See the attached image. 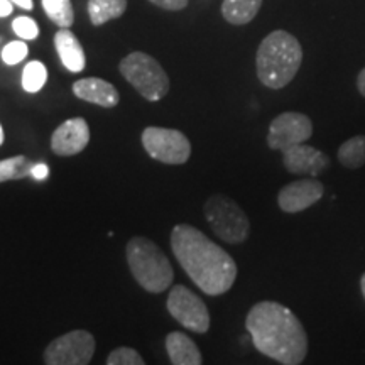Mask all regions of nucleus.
I'll return each instance as SVG.
<instances>
[{
	"label": "nucleus",
	"instance_id": "f257e3e1",
	"mask_svg": "<svg viewBox=\"0 0 365 365\" xmlns=\"http://www.w3.org/2000/svg\"><path fill=\"white\" fill-rule=\"evenodd\" d=\"M171 249L178 262L205 294L227 293L237 279V264L220 245L198 228L180 223L171 232Z\"/></svg>",
	"mask_w": 365,
	"mask_h": 365
},
{
	"label": "nucleus",
	"instance_id": "f03ea898",
	"mask_svg": "<svg viewBox=\"0 0 365 365\" xmlns=\"http://www.w3.org/2000/svg\"><path fill=\"white\" fill-rule=\"evenodd\" d=\"M245 327L259 352L284 365H299L308 354V335L296 314L276 301L254 304Z\"/></svg>",
	"mask_w": 365,
	"mask_h": 365
},
{
	"label": "nucleus",
	"instance_id": "7ed1b4c3",
	"mask_svg": "<svg viewBox=\"0 0 365 365\" xmlns=\"http://www.w3.org/2000/svg\"><path fill=\"white\" fill-rule=\"evenodd\" d=\"M303 61L299 41L287 31H272L262 39L255 56L257 76L267 88L279 90L289 83Z\"/></svg>",
	"mask_w": 365,
	"mask_h": 365
},
{
	"label": "nucleus",
	"instance_id": "20e7f679",
	"mask_svg": "<svg viewBox=\"0 0 365 365\" xmlns=\"http://www.w3.org/2000/svg\"><path fill=\"white\" fill-rule=\"evenodd\" d=\"M125 257L135 281L148 293H163L175 279L170 259L153 240L134 237L125 247Z\"/></svg>",
	"mask_w": 365,
	"mask_h": 365
},
{
	"label": "nucleus",
	"instance_id": "39448f33",
	"mask_svg": "<svg viewBox=\"0 0 365 365\" xmlns=\"http://www.w3.org/2000/svg\"><path fill=\"white\" fill-rule=\"evenodd\" d=\"M122 76L149 102H158L170 91V76L149 54L135 51L127 54L118 65Z\"/></svg>",
	"mask_w": 365,
	"mask_h": 365
},
{
	"label": "nucleus",
	"instance_id": "423d86ee",
	"mask_svg": "<svg viewBox=\"0 0 365 365\" xmlns=\"http://www.w3.org/2000/svg\"><path fill=\"white\" fill-rule=\"evenodd\" d=\"M205 218L215 235L228 244H242L249 237L250 222L247 215L225 195L210 196L205 203Z\"/></svg>",
	"mask_w": 365,
	"mask_h": 365
},
{
	"label": "nucleus",
	"instance_id": "0eeeda50",
	"mask_svg": "<svg viewBox=\"0 0 365 365\" xmlns=\"http://www.w3.org/2000/svg\"><path fill=\"white\" fill-rule=\"evenodd\" d=\"M143 145L150 158L164 164H185L191 156V144L182 132L164 127H148Z\"/></svg>",
	"mask_w": 365,
	"mask_h": 365
},
{
	"label": "nucleus",
	"instance_id": "6e6552de",
	"mask_svg": "<svg viewBox=\"0 0 365 365\" xmlns=\"http://www.w3.org/2000/svg\"><path fill=\"white\" fill-rule=\"evenodd\" d=\"M95 354V339L86 330H73L54 339L44 350L48 365H86Z\"/></svg>",
	"mask_w": 365,
	"mask_h": 365
},
{
	"label": "nucleus",
	"instance_id": "1a4fd4ad",
	"mask_svg": "<svg viewBox=\"0 0 365 365\" xmlns=\"http://www.w3.org/2000/svg\"><path fill=\"white\" fill-rule=\"evenodd\" d=\"M168 312L180 325L195 333H207L210 313L207 304L185 286H175L168 296Z\"/></svg>",
	"mask_w": 365,
	"mask_h": 365
},
{
	"label": "nucleus",
	"instance_id": "9d476101",
	"mask_svg": "<svg viewBox=\"0 0 365 365\" xmlns=\"http://www.w3.org/2000/svg\"><path fill=\"white\" fill-rule=\"evenodd\" d=\"M313 135V124L308 115L299 112H284L271 122L267 144L274 150H284L304 144Z\"/></svg>",
	"mask_w": 365,
	"mask_h": 365
},
{
	"label": "nucleus",
	"instance_id": "9b49d317",
	"mask_svg": "<svg viewBox=\"0 0 365 365\" xmlns=\"http://www.w3.org/2000/svg\"><path fill=\"white\" fill-rule=\"evenodd\" d=\"M323 193H325V188L322 182L313 178H307V180H298L286 185L277 195V205L282 212L298 213L319 202Z\"/></svg>",
	"mask_w": 365,
	"mask_h": 365
},
{
	"label": "nucleus",
	"instance_id": "f8f14e48",
	"mask_svg": "<svg viewBox=\"0 0 365 365\" xmlns=\"http://www.w3.org/2000/svg\"><path fill=\"white\" fill-rule=\"evenodd\" d=\"M282 163L293 175L314 178L330 168V158L307 144H298L282 153Z\"/></svg>",
	"mask_w": 365,
	"mask_h": 365
},
{
	"label": "nucleus",
	"instance_id": "ddd939ff",
	"mask_svg": "<svg viewBox=\"0 0 365 365\" xmlns=\"http://www.w3.org/2000/svg\"><path fill=\"white\" fill-rule=\"evenodd\" d=\"M90 143V127L85 118H68L51 137V149L58 156H75Z\"/></svg>",
	"mask_w": 365,
	"mask_h": 365
},
{
	"label": "nucleus",
	"instance_id": "4468645a",
	"mask_svg": "<svg viewBox=\"0 0 365 365\" xmlns=\"http://www.w3.org/2000/svg\"><path fill=\"white\" fill-rule=\"evenodd\" d=\"M73 93L85 102L112 108L120 100L115 86L102 78H81L73 83Z\"/></svg>",
	"mask_w": 365,
	"mask_h": 365
},
{
	"label": "nucleus",
	"instance_id": "2eb2a0df",
	"mask_svg": "<svg viewBox=\"0 0 365 365\" xmlns=\"http://www.w3.org/2000/svg\"><path fill=\"white\" fill-rule=\"evenodd\" d=\"M54 48H56L58 56L68 71L80 73L85 70V49L78 38L71 33L70 27H61V29L54 34Z\"/></svg>",
	"mask_w": 365,
	"mask_h": 365
},
{
	"label": "nucleus",
	"instance_id": "dca6fc26",
	"mask_svg": "<svg viewBox=\"0 0 365 365\" xmlns=\"http://www.w3.org/2000/svg\"><path fill=\"white\" fill-rule=\"evenodd\" d=\"M166 352L175 365H200L203 362L202 352L195 341L181 331H173L166 336Z\"/></svg>",
	"mask_w": 365,
	"mask_h": 365
},
{
	"label": "nucleus",
	"instance_id": "f3484780",
	"mask_svg": "<svg viewBox=\"0 0 365 365\" xmlns=\"http://www.w3.org/2000/svg\"><path fill=\"white\" fill-rule=\"evenodd\" d=\"M262 0H223L222 16L228 24L244 26L257 16Z\"/></svg>",
	"mask_w": 365,
	"mask_h": 365
},
{
	"label": "nucleus",
	"instance_id": "a211bd4d",
	"mask_svg": "<svg viewBox=\"0 0 365 365\" xmlns=\"http://www.w3.org/2000/svg\"><path fill=\"white\" fill-rule=\"evenodd\" d=\"M127 9V0H88V16L93 26L118 19Z\"/></svg>",
	"mask_w": 365,
	"mask_h": 365
},
{
	"label": "nucleus",
	"instance_id": "6ab92c4d",
	"mask_svg": "<svg viewBox=\"0 0 365 365\" xmlns=\"http://www.w3.org/2000/svg\"><path fill=\"white\" fill-rule=\"evenodd\" d=\"M339 161L346 170H359L365 164V135L345 140L339 149Z\"/></svg>",
	"mask_w": 365,
	"mask_h": 365
},
{
	"label": "nucleus",
	"instance_id": "aec40b11",
	"mask_svg": "<svg viewBox=\"0 0 365 365\" xmlns=\"http://www.w3.org/2000/svg\"><path fill=\"white\" fill-rule=\"evenodd\" d=\"M43 9L49 21L58 27H71L75 22L71 0H43Z\"/></svg>",
	"mask_w": 365,
	"mask_h": 365
},
{
	"label": "nucleus",
	"instance_id": "412c9836",
	"mask_svg": "<svg viewBox=\"0 0 365 365\" xmlns=\"http://www.w3.org/2000/svg\"><path fill=\"white\" fill-rule=\"evenodd\" d=\"M34 164L26 156H14L11 159L0 161V182L9 180H22V178L31 176V170Z\"/></svg>",
	"mask_w": 365,
	"mask_h": 365
},
{
	"label": "nucleus",
	"instance_id": "4be33fe9",
	"mask_svg": "<svg viewBox=\"0 0 365 365\" xmlns=\"http://www.w3.org/2000/svg\"><path fill=\"white\" fill-rule=\"evenodd\" d=\"M48 80V70L41 61H29L22 71V88L29 93H38Z\"/></svg>",
	"mask_w": 365,
	"mask_h": 365
},
{
	"label": "nucleus",
	"instance_id": "5701e85b",
	"mask_svg": "<svg viewBox=\"0 0 365 365\" xmlns=\"http://www.w3.org/2000/svg\"><path fill=\"white\" fill-rule=\"evenodd\" d=\"M108 365H143L144 359L137 350L130 349V346H118V349L112 350L107 357Z\"/></svg>",
	"mask_w": 365,
	"mask_h": 365
},
{
	"label": "nucleus",
	"instance_id": "b1692460",
	"mask_svg": "<svg viewBox=\"0 0 365 365\" xmlns=\"http://www.w3.org/2000/svg\"><path fill=\"white\" fill-rule=\"evenodd\" d=\"M12 29H14V33H16L21 39H24V41H34V39H38V36H39L38 22H36L34 19H31V17H26V16L16 17L12 22Z\"/></svg>",
	"mask_w": 365,
	"mask_h": 365
},
{
	"label": "nucleus",
	"instance_id": "393cba45",
	"mask_svg": "<svg viewBox=\"0 0 365 365\" xmlns=\"http://www.w3.org/2000/svg\"><path fill=\"white\" fill-rule=\"evenodd\" d=\"M27 53H29V48H27L24 39L12 41V43L4 46L2 61L6 63V65L14 66V65H17V63H21L22 59L27 56Z\"/></svg>",
	"mask_w": 365,
	"mask_h": 365
},
{
	"label": "nucleus",
	"instance_id": "a878e982",
	"mask_svg": "<svg viewBox=\"0 0 365 365\" xmlns=\"http://www.w3.org/2000/svg\"><path fill=\"white\" fill-rule=\"evenodd\" d=\"M149 2L164 9V11H182L188 6V0H149Z\"/></svg>",
	"mask_w": 365,
	"mask_h": 365
},
{
	"label": "nucleus",
	"instance_id": "bb28decb",
	"mask_svg": "<svg viewBox=\"0 0 365 365\" xmlns=\"http://www.w3.org/2000/svg\"><path fill=\"white\" fill-rule=\"evenodd\" d=\"M31 176H33L36 181H44L46 178L49 176V168L46 166L44 163L34 164V166H33V170H31Z\"/></svg>",
	"mask_w": 365,
	"mask_h": 365
},
{
	"label": "nucleus",
	"instance_id": "cd10ccee",
	"mask_svg": "<svg viewBox=\"0 0 365 365\" xmlns=\"http://www.w3.org/2000/svg\"><path fill=\"white\" fill-rule=\"evenodd\" d=\"M14 4L11 0H0V17H7L11 16L12 11H14Z\"/></svg>",
	"mask_w": 365,
	"mask_h": 365
},
{
	"label": "nucleus",
	"instance_id": "c85d7f7f",
	"mask_svg": "<svg viewBox=\"0 0 365 365\" xmlns=\"http://www.w3.org/2000/svg\"><path fill=\"white\" fill-rule=\"evenodd\" d=\"M11 2L14 4V6L24 9V11H33V7H34L33 0H11Z\"/></svg>",
	"mask_w": 365,
	"mask_h": 365
},
{
	"label": "nucleus",
	"instance_id": "c756f323",
	"mask_svg": "<svg viewBox=\"0 0 365 365\" xmlns=\"http://www.w3.org/2000/svg\"><path fill=\"white\" fill-rule=\"evenodd\" d=\"M357 88L360 91V95L365 97V68L359 73V76H357Z\"/></svg>",
	"mask_w": 365,
	"mask_h": 365
},
{
	"label": "nucleus",
	"instance_id": "7c9ffc66",
	"mask_svg": "<svg viewBox=\"0 0 365 365\" xmlns=\"http://www.w3.org/2000/svg\"><path fill=\"white\" fill-rule=\"evenodd\" d=\"M360 287H362V294H364V298H365V274L362 277H360Z\"/></svg>",
	"mask_w": 365,
	"mask_h": 365
},
{
	"label": "nucleus",
	"instance_id": "2f4dec72",
	"mask_svg": "<svg viewBox=\"0 0 365 365\" xmlns=\"http://www.w3.org/2000/svg\"><path fill=\"white\" fill-rule=\"evenodd\" d=\"M4 143V130H2V125H0V145Z\"/></svg>",
	"mask_w": 365,
	"mask_h": 365
}]
</instances>
